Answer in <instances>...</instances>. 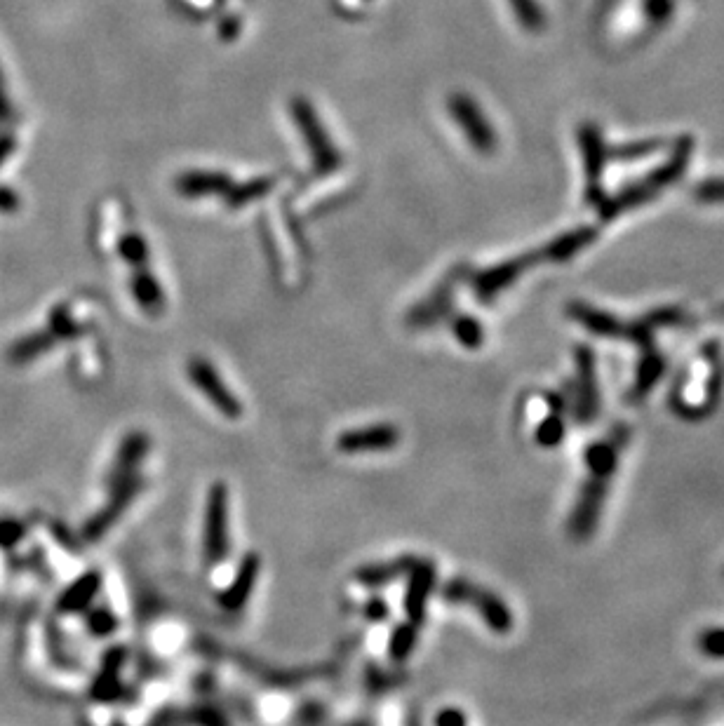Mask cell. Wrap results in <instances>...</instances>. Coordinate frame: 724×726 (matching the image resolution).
I'll return each mask as SVG.
<instances>
[{
	"label": "cell",
	"mask_w": 724,
	"mask_h": 726,
	"mask_svg": "<svg viewBox=\"0 0 724 726\" xmlns=\"http://www.w3.org/2000/svg\"><path fill=\"white\" fill-rule=\"evenodd\" d=\"M619 447L621 445H616L612 438L598 440L583 454L588 468V480L583 482L572 517H569V534L576 541H588L593 536V531L598 529L602 503L607 499L609 482H612L616 463H619Z\"/></svg>",
	"instance_id": "1"
},
{
	"label": "cell",
	"mask_w": 724,
	"mask_h": 726,
	"mask_svg": "<svg viewBox=\"0 0 724 726\" xmlns=\"http://www.w3.org/2000/svg\"><path fill=\"white\" fill-rule=\"evenodd\" d=\"M442 597L452 604H468V607H475L482 621L487 623V628H492L494 633L506 635L508 630H513L511 609H508L494 593L475 586V583L466 581V578H454V581H449L447 586L442 588Z\"/></svg>",
	"instance_id": "2"
},
{
	"label": "cell",
	"mask_w": 724,
	"mask_h": 726,
	"mask_svg": "<svg viewBox=\"0 0 724 726\" xmlns=\"http://www.w3.org/2000/svg\"><path fill=\"white\" fill-rule=\"evenodd\" d=\"M231 550L229 543V489L224 482H214L207 492L205 508V560L217 564Z\"/></svg>",
	"instance_id": "3"
},
{
	"label": "cell",
	"mask_w": 724,
	"mask_h": 726,
	"mask_svg": "<svg viewBox=\"0 0 724 726\" xmlns=\"http://www.w3.org/2000/svg\"><path fill=\"white\" fill-rule=\"evenodd\" d=\"M576 367H579V376H576L572 395V414L579 423H591L600 414V391L598 381H595L593 353L588 348H579V353H576Z\"/></svg>",
	"instance_id": "4"
},
{
	"label": "cell",
	"mask_w": 724,
	"mask_h": 726,
	"mask_svg": "<svg viewBox=\"0 0 724 726\" xmlns=\"http://www.w3.org/2000/svg\"><path fill=\"white\" fill-rule=\"evenodd\" d=\"M400 430L391 423H379V426L346 430L337 438V449L344 454H372V452H388L400 442Z\"/></svg>",
	"instance_id": "5"
},
{
	"label": "cell",
	"mask_w": 724,
	"mask_h": 726,
	"mask_svg": "<svg viewBox=\"0 0 724 726\" xmlns=\"http://www.w3.org/2000/svg\"><path fill=\"white\" fill-rule=\"evenodd\" d=\"M189 376H191V381L200 388V393H203L221 414L229 416V419H238V416L243 414V407H240L236 395L226 388V383L219 379V374L214 372V367L207 365L205 360H193L189 365Z\"/></svg>",
	"instance_id": "6"
},
{
	"label": "cell",
	"mask_w": 724,
	"mask_h": 726,
	"mask_svg": "<svg viewBox=\"0 0 724 726\" xmlns=\"http://www.w3.org/2000/svg\"><path fill=\"white\" fill-rule=\"evenodd\" d=\"M139 489H142V480H139V477H130L127 482L118 484L116 489H111L113 496H111V501L106 503V508L99 510V513L85 524V529H83L85 539L87 541L102 539L106 531H109L113 524H116L118 517L125 513L134 496L139 494Z\"/></svg>",
	"instance_id": "7"
},
{
	"label": "cell",
	"mask_w": 724,
	"mask_h": 726,
	"mask_svg": "<svg viewBox=\"0 0 724 726\" xmlns=\"http://www.w3.org/2000/svg\"><path fill=\"white\" fill-rule=\"evenodd\" d=\"M435 586V567L428 560H417L410 569V581H407L405 590V611L410 616V623L421 625L426 616L428 597L433 593Z\"/></svg>",
	"instance_id": "8"
},
{
	"label": "cell",
	"mask_w": 724,
	"mask_h": 726,
	"mask_svg": "<svg viewBox=\"0 0 724 726\" xmlns=\"http://www.w3.org/2000/svg\"><path fill=\"white\" fill-rule=\"evenodd\" d=\"M149 452V438L146 433H130L127 438L120 442L118 456L113 461V468L109 473V487L116 489L118 484H123L134 477V470H137L139 463Z\"/></svg>",
	"instance_id": "9"
},
{
	"label": "cell",
	"mask_w": 724,
	"mask_h": 726,
	"mask_svg": "<svg viewBox=\"0 0 724 726\" xmlns=\"http://www.w3.org/2000/svg\"><path fill=\"white\" fill-rule=\"evenodd\" d=\"M257 576H259V555L247 553L243 560H240V567L236 571L233 583L219 595L221 607L229 611H238L243 607V604L250 600V593L254 583H257Z\"/></svg>",
	"instance_id": "10"
},
{
	"label": "cell",
	"mask_w": 724,
	"mask_h": 726,
	"mask_svg": "<svg viewBox=\"0 0 724 726\" xmlns=\"http://www.w3.org/2000/svg\"><path fill=\"white\" fill-rule=\"evenodd\" d=\"M414 562H417L414 557H398V560H393V562L367 564V567H360L358 571H355V581L362 583V586H370V588L388 586V583H393L395 578L410 574Z\"/></svg>",
	"instance_id": "11"
},
{
	"label": "cell",
	"mask_w": 724,
	"mask_h": 726,
	"mask_svg": "<svg viewBox=\"0 0 724 726\" xmlns=\"http://www.w3.org/2000/svg\"><path fill=\"white\" fill-rule=\"evenodd\" d=\"M99 588H102V574H99V571H87L85 576H80L78 581L62 595L59 609L66 611V614L85 609L87 604L92 602V597L99 593Z\"/></svg>",
	"instance_id": "12"
},
{
	"label": "cell",
	"mask_w": 724,
	"mask_h": 726,
	"mask_svg": "<svg viewBox=\"0 0 724 726\" xmlns=\"http://www.w3.org/2000/svg\"><path fill=\"white\" fill-rule=\"evenodd\" d=\"M123 649H113L109 651V658H106L104 663V672L102 677L95 682V689H92V694H95V698H99V701H113L120 694V684H118V668L120 663H123Z\"/></svg>",
	"instance_id": "13"
},
{
	"label": "cell",
	"mask_w": 724,
	"mask_h": 726,
	"mask_svg": "<svg viewBox=\"0 0 724 726\" xmlns=\"http://www.w3.org/2000/svg\"><path fill=\"white\" fill-rule=\"evenodd\" d=\"M417 630H419V625H414V623H402L393 630L391 642H388V654H391L395 663H402L407 656L412 654L414 644H417Z\"/></svg>",
	"instance_id": "14"
},
{
	"label": "cell",
	"mask_w": 724,
	"mask_h": 726,
	"mask_svg": "<svg viewBox=\"0 0 724 726\" xmlns=\"http://www.w3.org/2000/svg\"><path fill=\"white\" fill-rule=\"evenodd\" d=\"M661 374H663V360L661 358H654V355H649V358L642 360L638 379H635V386H633V400L645 398V395L654 388V383L661 379Z\"/></svg>",
	"instance_id": "15"
},
{
	"label": "cell",
	"mask_w": 724,
	"mask_h": 726,
	"mask_svg": "<svg viewBox=\"0 0 724 726\" xmlns=\"http://www.w3.org/2000/svg\"><path fill=\"white\" fill-rule=\"evenodd\" d=\"M565 433H567L565 421H562V416L558 412H553L539 423V428H536V442H539L541 447H558L560 442L565 440Z\"/></svg>",
	"instance_id": "16"
},
{
	"label": "cell",
	"mask_w": 724,
	"mask_h": 726,
	"mask_svg": "<svg viewBox=\"0 0 724 726\" xmlns=\"http://www.w3.org/2000/svg\"><path fill=\"white\" fill-rule=\"evenodd\" d=\"M699 647L708 658H724V628H708L699 637Z\"/></svg>",
	"instance_id": "17"
},
{
	"label": "cell",
	"mask_w": 724,
	"mask_h": 726,
	"mask_svg": "<svg viewBox=\"0 0 724 726\" xmlns=\"http://www.w3.org/2000/svg\"><path fill=\"white\" fill-rule=\"evenodd\" d=\"M87 628L92 630V635L106 637L118 628V618L113 616L109 609H97L87 616Z\"/></svg>",
	"instance_id": "18"
},
{
	"label": "cell",
	"mask_w": 724,
	"mask_h": 726,
	"mask_svg": "<svg viewBox=\"0 0 724 726\" xmlns=\"http://www.w3.org/2000/svg\"><path fill=\"white\" fill-rule=\"evenodd\" d=\"M459 339L464 341L466 346H480V341H482V332H480V327L475 325V322H468V320H464V322H461V325H459Z\"/></svg>",
	"instance_id": "19"
},
{
	"label": "cell",
	"mask_w": 724,
	"mask_h": 726,
	"mask_svg": "<svg viewBox=\"0 0 724 726\" xmlns=\"http://www.w3.org/2000/svg\"><path fill=\"white\" fill-rule=\"evenodd\" d=\"M435 724L438 726H466V717L464 712H459L457 708H445L435 717Z\"/></svg>",
	"instance_id": "20"
},
{
	"label": "cell",
	"mask_w": 724,
	"mask_h": 726,
	"mask_svg": "<svg viewBox=\"0 0 724 726\" xmlns=\"http://www.w3.org/2000/svg\"><path fill=\"white\" fill-rule=\"evenodd\" d=\"M365 616L370 618V621H374V623L386 621V618H388L386 602L384 600H370V602L365 604Z\"/></svg>",
	"instance_id": "21"
}]
</instances>
